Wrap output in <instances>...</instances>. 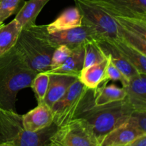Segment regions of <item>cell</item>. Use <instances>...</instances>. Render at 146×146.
<instances>
[{"label":"cell","mask_w":146,"mask_h":146,"mask_svg":"<svg viewBox=\"0 0 146 146\" xmlns=\"http://www.w3.org/2000/svg\"><path fill=\"white\" fill-rule=\"evenodd\" d=\"M24 130L22 115L0 109V144L11 143Z\"/></svg>","instance_id":"obj_12"},{"label":"cell","mask_w":146,"mask_h":146,"mask_svg":"<svg viewBox=\"0 0 146 146\" xmlns=\"http://www.w3.org/2000/svg\"><path fill=\"white\" fill-rule=\"evenodd\" d=\"M36 74L16 47L0 56V109L17 112V94L31 87Z\"/></svg>","instance_id":"obj_1"},{"label":"cell","mask_w":146,"mask_h":146,"mask_svg":"<svg viewBox=\"0 0 146 146\" xmlns=\"http://www.w3.org/2000/svg\"><path fill=\"white\" fill-rule=\"evenodd\" d=\"M21 29L15 19L0 28V56L8 52L15 46Z\"/></svg>","instance_id":"obj_22"},{"label":"cell","mask_w":146,"mask_h":146,"mask_svg":"<svg viewBox=\"0 0 146 146\" xmlns=\"http://www.w3.org/2000/svg\"><path fill=\"white\" fill-rule=\"evenodd\" d=\"M3 25H4V22H1V21H0V28H1Z\"/></svg>","instance_id":"obj_31"},{"label":"cell","mask_w":146,"mask_h":146,"mask_svg":"<svg viewBox=\"0 0 146 146\" xmlns=\"http://www.w3.org/2000/svg\"><path fill=\"white\" fill-rule=\"evenodd\" d=\"M103 84L94 89V101L96 106H103L115 101H122L126 97V92L123 88H120L115 84L106 86Z\"/></svg>","instance_id":"obj_20"},{"label":"cell","mask_w":146,"mask_h":146,"mask_svg":"<svg viewBox=\"0 0 146 146\" xmlns=\"http://www.w3.org/2000/svg\"><path fill=\"white\" fill-rule=\"evenodd\" d=\"M76 7L82 16L81 24L92 29L100 40L120 38L113 19L91 0H74Z\"/></svg>","instance_id":"obj_5"},{"label":"cell","mask_w":146,"mask_h":146,"mask_svg":"<svg viewBox=\"0 0 146 146\" xmlns=\"http://www.w3.org/2000/svg\"><path fill=\"white\" fill-rule=\"evenodd\" d=\"M145 133L131 126L126 122L108 134L101 145L102 146H124L128 145Z\"/></svg>","instance_id":"obj_14"},{"label":"cell","mask_w":146,"mask_h":146,"mask_svg":"<svg viewBox=\"0 0 146 146\" xmlns=\"http://www.w3.org/2000/svg\"><path fill=\"white\" fill-rule=\"evenodd\" d=\"M22 122L26 131L30 132L40 131L54 123L52 109L44 102L38 103L36 108L22 115Z\"/></svg>","instance_id":"obj_10"},{"label":"cell","mask_w":146,"mask_h":146,"mask_svg":"<svg viewBox=\"0 0 146 146\" xmlns=\"http://www.w3.org/2000/svg\"><path fill=\"white\" fill-rule=\"evenodd\" d=\"M123 88L126 99L134 111H146V74L138 73L128 78Z\"/></svg>","instance_id":"obj_9"},{"label":"cell","mask_w":146,"mask_h":146,"mask_svg":"<svg viewBox=\"0 0 146 146\" xmlns=\"http://www.w3.org/2000/svg\"><path fill=\"white\" fill-rule=\"evenodd\" d=\"M51 146H56V145H54V144H53V145H51Z\"/></svg>","instance_id":"obj_33"},{"label":"cell","mask_w":146,"mask_h":146,"mask_svg":"<svg viewBox=\"0 0 146 146\" xmlns=\"http://www.w3.org/2000/svg\"><path fill=\"white\" fill-rule=\"evenodd\" d=\"M96 41L106 56L109 57L112 64L118 68L127 78H131L139 73L121 55L111 41L108 40H100Z\"/></svg>","instance_id":"obj_17"},{"label":"cell","mask_w":146,"mask_h":146,"mask_svg":"<svg viewBox=\"0 0 146 146\" xmlns=\"http://www.w3.org/2000/svg\"><path fill=\"white\" fill-rule=\"evenodd\" d=\"M128 146H129V145H128Z\"/></svg>","instance_id":"obj_35"},{"label":"cell","mask_w":146,"mask_h":146,"mask_svg":"<svg viewBox=\"0 0 146 146\" xmlns=\"http://www.w3.org/2000/svg\"><path fill=\"white\" fill-rule=\"evenodd\" d=\"M126 123L146 133V111H133Z\"/></svg>","instance_id":"obj_27"},{"label":"cell","mask_w":146,"mask_h":146,"mask_svg":"<svg viewBox=\"0 0 146 146\" xmlns=\"http://www.w3.org/2000/svg\"><path fill=\"white\" fill-rule=\"evenodd\" d=\"M46 26L35 24L21 29L14 46L37 74L50 71L51 57L58 46L51 39Z\"/></svg>","instance_id":"obj_2"},{"label":"cell","mask_w":146,"mask_h":146,"mask_svg":"<svg viewBox=\"0 0 146 146\" xmlns=\"http://www.w3.org/2000/svg\"><path fill=\"white\" fill-rule=\"evenodd\" d=\"M50 0H29L25 1L16 14L15 19L22 29L29 28L36 24V19L42 9Z\"/></svg>","instance_id":"obj_19"},{"label":"cell","mask_w":146,"mask_h":146,"mask_svg":"<svg viewBox=\"0 0 146 146\" xmlns=\"http://www.w3.org/2000/svg\"><path fill=\"white\" fill-rule=\"evenodd\" d=\"M91 146H102L101 145H100V144H98V145H91Z\"/></svg>","instance_id":"obj_32"},{"label":"cell","mask_w":146,"mask_h":146,"mask_svg":"<svg viewBox=\"0 0 146 146\" xmlns=\"http://www.w3.org/2000/svg\"><path fill=\"white\" fill-rule=\"evenodd\" d=\"M108 63V57L106 56L101 62L84 68L80 74L78 79L90 89H95L101 84L107 83L108 81L106 80V71Z\"/></svg>","instance_id":"obj_16"},{"label":"cell","mask_w":146,"mask_h":146,"mask_svg":"<svg viewBox=\"0 0 146 146\" xmlns=\"http://www.w3.org/2000/svg\"><path fill=\"white\" fill-rule=\"evenodd\" d=\"M48 89L44 98V103L50 108L61 99L69 87L78 79L76 76L63 74H49Z\"/></svg>","instance_id":"obj_11"},{"label":"cell","mask_w":146,"mask_h":146,"mask_svg":"<svg viewBox=\"0 0 146 146\" xmlns=\"http://www.w3.org/2000/svg\"><path fill=\"white\" fill-rule=\"evenodd\" d=\"M51 38L58 45H66L71 50L84 46L88 41H98V37L92 29L81 24L75 28L50 34Z\"/></svg>","instance_id":"obj_8"},{"label":"cell","mask_w":146,"mask_h":146,"mask_svg":"<svg viewBox=\"0 0 146 146\" xmlns=\"http://www.w3.org/2000/svg\"><path fill=\"white\" fill-rule=\"evenodd\" d=\"M82 16L76 7L64 10L52 23L46 26L50 34L81 26Z\"/></svg>","instance_id":"obj_18"},{"label":"cell","mask_w":146,"mask_h":146,"mask_svg":"<svg viewBox=\"0 0 146 146\" xmlns=\"http://www.w3.org/2000/svg\"><path fill=\"white\" fill-rule=\"evenodd\" d=\"M139 73L146 74V55L121 38L108 40Z\"/></svg>","instance_id":"obj_15"},{"label":"cell","mask_w":146,"mask_h":146,"mask_svg":"<svg viewBox=\"0 0 146 146\" xmlns=\"http://www.w3.org/2000/svg\"><path fill=\"white\" fill-rule=\"evenodd\" d=\"M51 141L56 146H91L99 144L88 121L81 118L58 127Z\"/></svg>","instance_id":"obj_6"},{"label":"cell","mask_w":146,"mask_h":146,"mask_svg":"<svg viewBox=\"0 0 146 146\" xmlns=\"http://www.w3.org/2000/svg\"><path fill=\"white\" fill-rule=\"evenodd\" d=\"M84 46L78 47L72 50L71 55L64 64L58 68L47 71L49 74H63L76 76L79 77L84 68Z\"/></svg>","instance_id":"obj_21"},{"label":"cell","mask_w":146,"mask_h":146,"mask_svg":"<svg viewBox=\"0 0 146 146\" xmlns=\"http://www.w3.org/2000/svg\"><path fill=\"white\" fill-rule=\"evenodd\" d=\"M129 146H146V135H142L135 139Z\"/></svg>","instance_id":"obj_29"},{"label":"cell","mask_w":146,"mask_h":146,"mask_svg":"<svg viewBox=\"0 0 146 146\" xmlns=\"http://www.w3.org/2000/svg\"><path fill=\"white\" fill-rule=\"evenodd\" d=\"M128 145H124V146H128Z\"/></svg>","instance_id":"obj_34"},{"label":"cell","mask_w":146,"mask_h":146,"mask_svg":"<svg viewBox=\"0 0 146 146\" xmlns=\"http://www.w3.org/2000/svg\"><path fill=\"white\" fill-rule=\"evenodd\" d=\"M126 98L103 106H96L91 101L77 118L88 121L98 143L109 133L125 123L133 111Z\"/></svg>","instance_id":"obj_3"},{"label":"cell","mask_w":146,"mask_h":146,"mask_svg":"<svg viewBox=\"0 0 146 146\" xmlns=\"http://www.w3.org/2000/svg\"><path fill=\"white\" fill-rule=\"evenodd\" d=\"M57 128V125L53 123L49 126L35 132L24 130L10 144L13 146H51L53 143L51 138Z\"/></svg>","instance_id":"obj_13"},{"label":"cell","mask_w":146,"mask_h":146,"mask_svg":"<svg viewBox=\"0 0 146 146\" xmlns=\"http://www.w3.org/2000/svg\"><path fill=\"white\" fill-rule=\"evenodd\" d=\"M94 101V89L76 80L51 108L54 113V123L59 127L77 118L87 106Z\"/></svg>","instance_id":"obj_4"},{"label":"cell","mask_w":146,"mask_h":146,"mask_svg":"<svg viewBox=\"0 0 146 146\" xmlns=\"http://www.w3.org/2000/svg\"><path fill=\"white\" fill-rule=\"evenodd\" d=\"M24 2V0H0V21L4 22L13 14L16 15Z\"/></svg>","instance_id":"obj_25"},{"label":"cell","mask_w":146,"mask_h":146,"mask_svg":"<svg viewBox=\"0 0 146 146\" xmlns=\"http://www.w3.org/2000/svg\"><path fill=\"white\" fill-rule=\"evenodd\" d=\"M72 50L70 49L66 45H58L56 48L51 57V64H50V70L55 69L61 66L64 61L71 55Z\"/></svg>","instance_id":"obj_26"},{"label":"cell","mask_w":146,"mask_h":146,"mask_svg":"<svg viewBox=\"0 0 146 146\" xmlns=\"http://www.w3.org/2000/svg\"><path fill=\"white\" fill-rule=\"evenodd\" d=\"M106 81H110V80L121 81L123 87L126 85L128 81V78H127L121 73V71L112 64L109 57H108V63L106 67Z\"/></svg>","instance_id":"obj_28"},{"label":"cell","mask_w":146,"mask_h":146,"mask_svg":"<svg viewBox=\"0 0 146 146\" xmlns=\"http://www.w3.org/2000/svg\"><path fill=\"white\" fill-rule=\"evenodd\" d=\"M0 146H13V145L10 143H3V144H0Z\"/></svg>","instance_id":"obj_30"},{"label":"cell","mask_w":146,"mask_h":146,"mask_svg":"<svg viewBox=\"0 0 146 146\" xmlns=\"http://www.w3.org/2000/svg\"><path fill=\"white\" fill-rule=\"evenodd\" d=\"M49 75L47 72L38 73L34 77L31 88L34 91L36 98L38 103L44 102L46 94L48 89Z\"/></svg>","instance_id":"obj_24"},{"label":"cell","mask_w":146,"mask_h":146,"mask_svg":"<svg viewBox=\"0 0 146 146\" xmlns=\"http://www.w3.org/2000/svg\"><path fill=\"white\" fill-rule=\"evenodd\" d=\"M111 17L146 20V0H91Z\"/></svg>","instance_id":"obj_7"},{"label":"cell","mask_w":146,"mask_h":146,"mask_svg":"<svg viewBox=\"0 0 146 146\" xmlns=\"http://www.w3.org/2000/svg\"><path fill=\"white\" fill-rule=\"evenodd\" d=\"M106 57V54L100 48L96 41H88L84 45V63L83 69L101 62Z\"/></svg>","instance_id":"obj_23"}]
</instances>
